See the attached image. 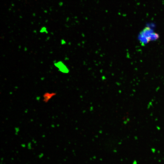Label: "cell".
<instances>
[{"label": "cell", "mask_w": 164, "mask_h": 164, "mask_svg": "<svg viewBox=\"0 0 164 164\" xmlns=\"http://www.w3.org/2000/svg\"><path fill=\"white\" fill-rule=\"evenodd\" d=\"M150 29L149 27H146L140 33L139 39L141 43L144 44L148 43L152 40L157 39L159 36L155 33L149 32Z\"/></svg>", "instance_id": "obj_1"}, {"label": "cell", "mask_w": 164, "mask_h": 164, "mask_svg": "<svg viewBox=\"0 0 164 164\" xmlns=\"http://www.w3.org/2000/svg\"><path fill=\"white\" fill-rule=\"evenodd\" d=\"M55 65L60 71L63 73H67L69 71V70L66 65L61 61L56 63Z\"/></svg>", "instance_id": "obj_2"}, {"label": "cell", "mask_w": 164, "mask_h": 164, "mask_svg": "<svg viewBox=\"0 0 164 164\" xmlns=\"http://www.w3.org/2000/svg\"><path fill=\"white\" fill-rule=\"evenodd\" d=\"M56 95L55 92H47L45 93L43 95V101L46 103L48 102L53 97Z\"/></svg>", "instance_id": "obj_3"}, {"label": "cell", "mask_w": 164, "mask_h": 164, "mask_svg": "<svg viewBox=\"0 0 164 164\" xmlns=\"http://www.w3.org/2000/svg\"><path fill=\"white\" fill-rule=\"evenodd\" d=\"M40 32H47L46 28L45 27H42L40 30Z\"/></svg>", "instance_id": "obj_4"}]
</instances>
